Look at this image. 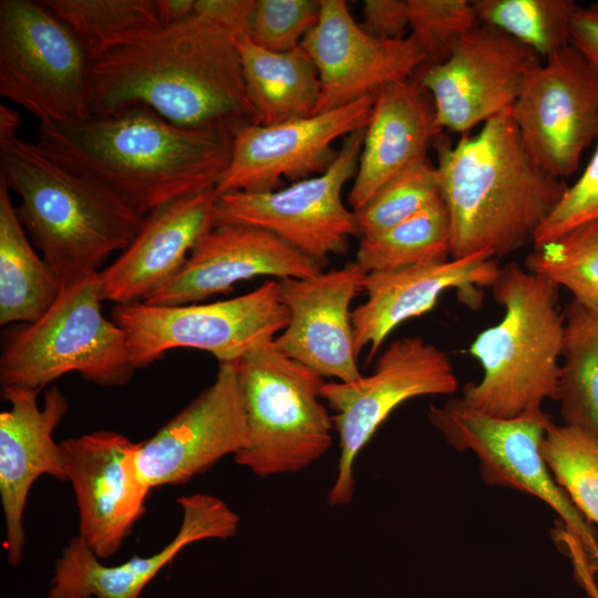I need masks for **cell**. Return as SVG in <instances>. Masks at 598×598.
Listing matches in <instances>:
<instances>
[{"label":"cell","instance_id":"cell-16","mask_svg":"<svg viewBox=\"0 0 598 598\" xmlns=\"http://www.w3.org/2000/svg\"><path fill=\"white\" fill-rule=\"evenodd\" d=\"M248 427L237 362H219L214 382L137 443L136 465L150 487L181 485L247 443Z\"/></svg>","mask_w":598,"mask_h":598},{"label":"cell","instance_id":"cell-18","mask_svg":"<svg viewBox=\"0 0 598 598\" xmlns=\"http://www.w3.org/2000/svg\"><path fill=\"white\" fill-rule=\"evenodd\" d=\"M320 3L319 20L300 44L319 74L321 92L315 114L374 95L388 84L413 78L424 66V54L410 35L374 38L355 22L347 1Z\"/></svg>","mask_w":598,"mask_h":598},{"label":"cell","instance_id":"cell-6","mask_svg":"<svg viewBox=\"0 0 598 598\" xmlns=\"http://www.w3.org/2000/svg\"><path fill=\"white\" fill-rule=\"evenodd\" d=\"M99 272L63 286L35 321L10 329L0 358L2 388L40 391L70 372L101 386L126 384L136 370L124 330L102 312Z\"/></svg>","mask_w":598,"mask_h":598},{"label":"cell","instance_id":"cell-20","mask_svg":"<svg viewBox=\"0 0 598 598\" xmlns=\"http://www.w3.org/2000/svg\"><path fill=\"white\" fill-rule=\"evenodd\" d=\"M182 522L159 551L106 566L79 537L70 539L56 559L49 598H140L150 581L188 545L236 535L239 516L220 498L203 493L177 498Z\"/></svg>","mask_w":598,"mask_h":598},{"label":"cell","instance_id":"cell-27","mask_svg":"<svg viewBox=\"0 0 598 598\" xmlns=\"http://www.w3.org/2000/svg\"><path fill=\"white\" fill-rule=\"evenodd\" d=\"M63 286L33 250L12 204L10 189L0 178V324L38 320Z\"/></svg>","mask_w":598,"mask_h":598},{"label":"cell","instance_id":"cell-8","mask_svg":"<svg viewBox=\"0 0 598 598\" xmlns=\"http://www.w3.org/2000/svg\"><path fill=\"white\" fill-rule=\"evenodd\" d=\"M0 95L41 125L92 115V61L70 27L41 1H0Z\"/></svg>","mask_w":598,"mask_h":598},{"label":"cell","instance_id":"cell-12","mask_svg":"<svg viewBox=\"0 0 598 598\" xmlns=\"http://www.w3.org/2000/svg\"><path fill=\"white\" fill-rule=\"evenodd\" d=\"M427 417L452 447L477 457L486 484L543 501L598 561V542L592 529L540 455V443L551 422L543 409L505 419L480 412L462 398H451L442 405H431Z\"/></svg>","mask_w":598,"mask_h":598},{"label":"cell","instance_id":"cell-10","mask_svg":"<svg viewBox=\"0 0 598 598\" xmlns=\"http://www.w3.org/2000/svg\"><path fill=\"white\" fill-rule=\"evenodd\" d=\"M457 386L448 355L415 336L393 340L371 374L351 382H326L321 395L333 411L339 437V462L328 503L331 506L351 503L355 460L399 405L419 396L450 395Z\"/></svg>","mask_w":598,"mask_h":598},{"label":"cell","instance_id":"cell-34","mask_svg":"<svg viewBox=\"0 0 598 598\" xmlns=\"http://www.w3.org/2000/svg\"><path fill=\"white\" fill-rule=\"evenodd\" d=\"M441 198L436 166L424 157L390 178L355 213L359 237L379 235Z\"/></svg>","mask_w":598,"mask_h":598},{"label":"cell","instance_id":"cell-28","mask_svg":"<svg viewBox=\"0 0 598 598\" xmlns=\"http://www.w3.org/2000/svg\"><path fill=\"white\" fill-rule=\"evenodd\" d=\"M565 333L556 400L564 424L598 439V312L573 300Z\"/></svg>","mask_w":598,"mask_h":598},{"label":"cell","instance_id":"cell-17","mask_svg":"<svg viewBox=\"0 0 598 598\" xmlns=\"http://www.w3.org/2000/svg\"><path fill=\"white\" fill-rule=\"evenodd\" d=\"M79 508V537L100 558L114 555L145 512L150 487L136 465L137 443L95 431L59 443Z\"/></svg>","mask_w":598,"mask_h":598},{"label":"cell","instance_id":"cell-24","mask_svg":"<svg viewBox=\"0 0 598 598\" xmlns=\"http://www.w3.org/2000/svg\"><path fill=\"white\" fill-rule=\"evenodd\" d=\"M215 189L166 203L145 223L121 255L99 272L103 300L144 302L182 269L195 245L214 228Z\"/></svg>","mask_w":598,"mask_h":598},{"label":"cell","instance_id":"cell-4","mask_svg":"<svg viewBox=\"0 0 598 598\" xmlns=\"http://www.w3.org/2000/svg\"><path fill=\"white\" fill-rule=\"evenodd\" d=\"M0 178L20 197V220L64 286L100 272L145 223L107 188L18 136L0 140Z\"/></svg>","mask_w":598,"mask_h":598},{"label":"cell","instance_id":"cell-7","mask_svg":"<svg viewBox=\"0 0 598 598\" xmlns=\"http://www.w3.org/2000/svg\"><path fill=\"white\" fill-rule=\"evenodd\" d=\"M248 439L235 462L261 478L298 473L331 447L334 425L321 391L324 378L272 342L238 362Z\"/></svg>","mask_w":598,"mask_h":598},{"label":"cell","instance_id":"cell-39","mask_svg":"<svg viewBox=\"0 0 598 598\" xmlns=\"http://www.w3.org/2000/svg\"><path fill=\"white\" fill-rule=\"evenodd\" d=\"M569 44L598 73V3L578 7L571 19Z\"/></svg>","mask_w":598,"mask_h":598},{"label":"cell","instance_id":"cell-23","mask_svg":"<svg viewBox=\"0 0 598 598\" xmlns=\"http://www.w3.org/2000/svg\"><path fill=\"white\" fill-rule=\"evenodd\" d=\"M499 269L495 257L478 252L367 274L362 287L367 299L351 313L357 354L368 348L370 362L396 327L432 310L442 293L450 289L458 290L468 305H476L481 296L478 289L492 287Z\"/></svg>","mask_w":598,"mask_h":598},{"label":"cell","instance_id":"cell-9","mask_svg":"<svg viewBox=\"0 0 598 598\" xmlns=\"http://www.w3.org/2000/svg\"><path fill=\"white\" fill-rule=\"evenodd\" d=\"M111 319L124 330L137 370L177 348L209 352L218 362H238L272 342L287 327L289 313L278 280L268 279L248 293L205 305H114Z\"/></svg>","mask_w":598,"mask_h":598},{"label":"cell","instance_id":"cell-13","mask_svg":"<svg viewBox=\"0 0 598 598\" xmlns=\"http://www.w3.org/2000/svg\"><path fill=\"white\" fill-rule=\"evenodd\" d=\"M532 159L563 179L598 137V73L570 44L534 66L511 107Z\"/></svg>","mask_w":598,"mask_h":598},{"label":"cell","instance_id":"cell-40","mask_svg":"<svg viewBox=\"0 0 598 598\" xmlns=\"http://www.w3.org/2000/svg\"><path fill=\"white\" fill-rule=\"evenodd\" d=\"M195 0H155L157 18L163 28L179 23L194 14Z\"/></svg>","mask_w":598,"mask_h":598},{"label":"cell","instance_id":"cell-3","mask_svg":"<svg viewBox=\"0 0 598 598\" xmlns=\"http://www.w3.org/2000/svg\"><path fill=\"white\" fill-rule=\"evenodd\" d=\"M444 137L432 144L450 220L451 258L503 257L533 243L568 186L532 159L511 109L455 145Z\"/></svg>","mask_w":598,"mask_h":598},{"label":"cell","instance_id":"cell-15","mask_svg":"<svg viewBox=\"0 0 598 598\" xmlns=\"http://www.w3.org/2000/svg\"><path fill=\"white\" fill-rule=\"evenodd\" d=\"M540 56L506 33L480 23L444 63L421 68L442 128L465 134L508 110Z\"/></svg>","mask_w":598,"mask_h":598},{"label":"cell","instance_id":"cell-22","mask_svg":"<svg viewBox=\"0 0 598 598\" xmlns=\"http://www.w3.org/2000/svg\"><path fill=\"white\" fill-rule=\"evenodd\" d=\"M40 391L2 388L10 409L0 413V494L6 526L8 560L18 566L23 557V515L33 483L42 475L66 481L59 443L53 432L68 412V400L58 388Z\"/></svg>","mask_w":598,"mask_h":598},{"label":"cell","instance_id":"cell-31","mask_svg":"<svg viewBox=\"0 0 598 598\" xmlns=\"http://www.w3.org/2000/svg\"><path fill=\"white\" fill-rule=\"evenodd\" d=\"M472 4L480 23L545 58L569 45L571 19L579 7L573 0H475Z\"/></svg>","mask_w":598,"mask_h":598},{"label":"cell","instance_id":"cell-33","mask_svg":"<svg viewBox=\"0 0 598 598\" xmlns=\"http://www.w3.org/2000/svg\"><path fill=\"white\" fill-rule=\"evenodd\" d=\"M540 455L575 507L598 525V439L551 421L540 443Z\"/></svg>","mask_w":598,"mask_h":598},{"label":"cell","instance_id":"cell-25","mask_svg":"<svg viewBox=\"0 0 598 598\" xmlns=\"http://www.w3.org/2000/svg\"><path fill=\"white\" fill-rule=\"evenodd\" d=\"M365 127L358 171L348 194L359 212L390 178L426 157V150L443 130L431 94L419 79L381 87Z\"/></svg>","mask_w":598,"mask_h":598},{"label":"cell","instance_id":"cell-32","mask_svg":"<svg viewBox=\"0 0 598 598\" xmlns=\"http://www.w3.org/2000/svg\"><path fill=\"white\" fill-rule=\"evenodd\" d=\"M525 268L564 287L573 300L598 312V220L535 248L526 257Z\"/></svg>","mask_w":598,"mask_h":598},{"label":"cell","instance_id":"cell-30","mask_svg":"<svg viewBox=\"0 0 598 598\" xmlns=\"http://www.w3.org/2000/svg\"><path fill=\"white\" fill-rule=\"evenodd\" d=\"M450 246V220L441 198L379 235L360 238L355 262L365 274L400 270L447 260Z\"/></svg>","mask_w":598,"mask_h":598},{"label":"cell","instance_id":"cell-2","mask_svg":"<svg viewBox=\"0 0 598 598\" xmlns=\"http://www.w3.org/2000/svg\"><path fill=\"white\" fill-rule=\"evenodd\" d=\"M233 141L227 126L182 127L134 105L72 124H40L37 144L147 216L174 199L215 189Z\"/></svg>","mask_w":598,"mask_h":598},{"label":"cell","instance_id":"cell-29","mask_svg":"<svg viewBox=\"0 0 598 598\" xmlns=\"http://www.w3.org/2000/svg\"><path fill=\"white\" fill-rule=\"evenodd\" d=\"M76 35L92 63L162 29L155 0H43Z\"/></svg>","mask_w":598,"mask_h":598},{"label":"cell","instance_id":"cell-35","mask_svg":"<svg viewBox=\"0 0 598 598\" xmlns=\"http://www.w3.org/2000/svg\"><path fill=\"white\" fill-rule=\"evenodd\" d=\"M409 35L424 54V68L448 60L461 40L480 24L472 1L409 0Z\"/></svg>","mask_w":598,"mask_h":598},{"label":"cell","instance_id":"cell-19","mask_svg":"<svg viewBox=\"0 0 598 598\" xmlns=\"http://www.w3.org/2000/svg\"><path fill=\"white\" fill-rule=\"evenodd\" d=\"M365 275L353 261L308 278L277 279L289 321L274 347L322 378L338 382L361 378L351 302L362 290Z\"/></svg>","mask_w":598,"mask_h":598},{"label":"cell","instance_id":"cell-14","mask_svg":"<svg viewBox=\"0 0 598 598\" xmlns=\"http://www.w3.org/2000/svg\"><path fill=\"white\" fill-rule=\"evenodd\" d=\"M373 103L370 95L308 117L237 128L229 163L215 193L269 192L280 188L282 178L298 182L321 174L338 153L332 144L367 127Z\"/></svg>","mask_w":598,"mask_h":598},{"label":"cell","instance_id":"cell-1","mask_svg":"<svg viewBox=\"0 0 598 598\" xmlns=\"http://www.w3.org/2000/svg\"><path fill=\"white\" fill-rule=\"evenodd\" d=\"M235 27L194 9L92 63V114L134 105L182 127L259 124L249 100Z\"/></svg>","mask_w":598,"mask_h":598},{"label":"cell","instance_id":"cell-36","mask_svg":"<svg viewBox=\"0 0 598 598\" xmlns=\"http://www.w3.org/2000/svg\"><path fill=\"white\" fill-rule=\"evenodd\" d=\"M320 9V0H256L247 35L268 51H291L317 24Z\"/></svg>","mask_w":598,"mask_h":598},{"label":"cell","instance_id":"cell-41","mask_svg":"<svg viewBox=\"0 0 598 598\" xmlns=\"http://www.w3.org/2000/svg\"><path fill=\"white\" fill-rule=\"evenodd\" d=\"M19 114L6 104L0 105V140L17 136Z\"/></svg>","mask_w":598,"mask_h":598},{"label":"cell","instance_id":"cell-26","mask_svg":"<svg viewBox=\"0 0 598 598\" xmlns=\"http://www.w3.org/2000/svg\"><path fill=\"white\" fill-rule=\"evenodd\" d=\"M244 79L258 123L271 125L315 115L321 92L317 68L300 45L271 52L247 34L236 38Z\"/></svg>","mask_w":598,"mask_h":598},{"label":"cell","instance_id":"cell-38","mask_svg":"<svg viewBox=\"0 0 598 598\" xmlns=\"http://www.w3.org/2000/svg\"><path fill=\"white\" fill-rule=\"evenodd\" d=\"M361 28L382 40L404 39L410 29L409 0H365Z\"/></svg>","mask_w":598,"mask_h":598},{"label":"cell","instance_id":"cell-11","mask_svg":"<svg viewBox=\"0 0 598 598\" xmlns=\"http://www.w3.org/2000/svg\"><path fill=\"white\" fill-rule=\"evenodd\" d=\"M365 128L343 137L329 167L312 177L269 192L217 195L214 227L246 225L277 236L321 268L330 256L347 252L359 236L355 213L342 200L344 185L355 177Z\"/></svg>","mask_w":598,"mask_h":598},{"label":"cell","instance_id":"cell-5","mask_svg":"<svg viewBox=\"0 0 598 598\" xmlns=\"http://www.w3.org/2000/svg\"><path fill=\"white\" fill-rule=\"evenodd\" d=\"M491 288L504 317L472 342L483 375L465 384L462 399L485 414L516 417L557 398L565 318L558 287L515 262L501 267Z\"/></svg>","mask_w":598,"mask_h":598},{"label":"cell","instance_id":"cell-37","mask_svg":"<svg viewBox=\"0 0 598 598\" xmlns=\"http://www.w3.org/2000/svg\"><path fill=\"white\" fill-rule=\"evenodd\" d=\"M598 140V137H597ZM598 220V143L585 172L568 186L560 200L535 234L538 248L574 228Z\"/></svg>","mask_w":598,"mask_h":598},{"label":"cell","instance_id":"cell-21","mask_svg":"<svg viewBox=\"0 0 598 598\" xmlns=\"http://www.w3.org/2000/svg\"><path fill=\"white\" fill-rule=\"evenodd\" d=\"M322 270L317 262L267 230L223 225L204 235L179 272L144 302L189 305L227 293L235 283L255 277L308 278Z\"/></svg>","mask_w":598,"mask_h":598}]
</instances>
